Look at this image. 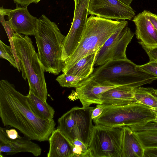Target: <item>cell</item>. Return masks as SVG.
<instances>
[{
	"label": "cell",
	"instance_id": "cell-1",
	"mask_svg": "<svg viewBox=\"0 0 157 157\" xmlns=\"http://www.w3.org/2000/svg\"><path fill=\"white\" fill-rule=\"evenodd\" d=\"M0 117L4 126L19 130L25 136L40 142L48 141L55 129V121L37 117L25 95L6 80L0 82Z\"/></svg>",
	"mask_w": 157,
	"mask_h": 157
},
{
	"label": "cell",
	"instance_id": "cell-2",
	"mask_svg": "<svg viewBox=\"0 0 157 157\" xmlns=\"http://www.w3.org/2000/svg\"><path fill=\"white\" fill-rule=\"evenodd\" d=\"M128 25L125 20L114 21L91 15L76 49L63 63L62 72L65 73L83 58L96 53L112 35Z\"/></svg>",
	"mask_w": 157,
	"mask_h": 157
},
{
	"label": "cell",
	"instance_id": "cell-3",
	"mask_svg": "<svg viewBox=\"0 0 157 157\" xmlns=\"http://www.w3.org/2000/svg\"><path fill=\"white\" fill-rule=\"evenodd\" d=\"M37 47L38 58L44 71L55 75L62 71V48L65 37L56 24L42 14L37 19L34 36Z\"/></svg>",
	"mask_w": 157,
	"mask_h": 157
},
{
	"label": "cell",
	"instance_id": "cell-4",
	"mask_svg": "<svg viewBox=\"0 0 157 157\" xmlns=\"http://www.w3.org/2000/svg\"><path fill=\"white\" fill-rule=\"evenodd\" d=\"M13 41L20 61L22 76L27 78L29 90L37 97L47 101L48 91L44 75L45 71L36 52L31 39L14 33Z\"/></svg>",
	"mask_w": 157,
	"mask_h": 157
},
{
	"label": "cell",
	"instance_id": "cell-5",
	"mask_svg": "<svg viewBox=\"0 0 157 157\" xmlns=\"http://www.w3.org/2000/svg\"><path fill=\"white\" fill-rule=\"evenodd\" d=\"M137 65L128 58L109 61L96 68L90 77L99 83L128 85L134 89L157 80L154 75L137 70Z\"/></svg>",
	"mask_w": 157,
	"mask_h": 157
},
{
	"label": "cell",
	"instance_id": "cell-6",
	"mask_svg": "<svg viewBox=\"0 0 157 157\" xmlns=\"http://www.w3.org/2000/svg\"><path fill=\"white\" fill-rule=\"evenodd\" d=\"M102 107L104 111L101 115L93 120L95 124L110 127L143 125L152 121L156 114L151 108L137 102Z\"/></svg>",
	"mask_w": 157,
	"mask_h": 157
},
{
	"label": "cell",
	"instance_id": "cell-7",
	"mask_svg": "<svg viewBox=\"0 0 157 157\" xmlns=\"http://www.w3.org/2000/svg\"><path fill=\"white\" fill-rule=\"evenodd\" d=\"M94 108H72L58 119L57 128L72 143L77 139L89 147L94 126L91 115Z\"/></svg>",
	"mask_w": 157,
	"mask_h": 157
},
{
	"label": "cell",
	"instance_id": "cell-8",
	"mask_svg": "<svg viewBox=\"0 0 157 157\" xmlns=\"http://www.w3.org/2000/svg\"><path fill=\"white\" fill-rule=\"evenodd\" d=\"M123 127L94 126L88 149L90 157H121Z\"/></svg>",
	"mask_w": 157,
	"mask_h": 157
},
{
	"label": "cell",
	"instance_id": "cell-9",
	"mask_svg": "<svg viewBox=\"0 0 157 157\" xmlns=\"http://www.w3.org/2000/svg\"><path fill=\"white\" fill-rule=\"evenodd\" d=\"M134 35L128 25L114 33L97 52L94 65L99 66L109 61L127 59V48Z\"/></svg>",
	"mask_w": 157,
	"mask_h": 157
},
{
	"label": "cell",
	"instance_id": "cell-10",
	"mask_svg": "<svg viewBox=\"0 0 157 157\" xmlns=\"http://www.w3.org/2000/svg\"><path fill=\"white\" fill-rule=\"evenodd\" d=\"M75 10L73 20L70 30L63 41L62 55L68 57L78 47L88 19L90 0H74Z\"/></svg>",
	"mask_w": 157,
	"mask_h": 157
},
{
	"label": "cell",
	"instance_id": "cell-11",
	"mask_svg": "<svg viewBox=\"0 0 157 157\" xmlns=\"http://www.w3.org/2000/svg\"><path fill=\"white\" fill-rule=\"evenodd\" d=\"M88 14L117 21L131 20L135 11L119 0H90Z\"/></svg>",
	"mask_w": 157,
	"mask_h": 157
},
{
	"label": "cell",
	"instance_id": "cell-12",
	"mask_svg": "<svg viewBox=\"0 0 157 157\" xmlns=\"http://www.w3.org/2000/svg\"><path fill=\"white\" fill-rule=\"evenodd\" d=\"M7 22L15 33L25 36H34L37 18L31 15L27 7L19 6L14 9H6Z\"/></svg>",
	"mask_w": 157,
	"mask_h": 157
},
{
	"label": "cell",
	"instance_id": "cell-13",
	"mask_svg": "<svg viewBox=\"0 0 157 157\" xmlns=\"http://www.w3.org/2000/svg\"><path fill=\"white\" fill-rule=\"evenodd\" d=\"M5 128L0 127V153L13 155L21 152L30 153L35 156H40L42 149L38 144L25 136L15 139L9 138Z\"/></svg>",
	"mask_w": 157,
	"mask_h": 157
},
{
	"label": "cell",
	"instance_id": "cell-14",
	"mask_svg": "<svg viewBox=\"0 0 157 157\" xmlns=\"http://www.w3.org/2000/svg\"><path fill=\"white\" fill-rule=\"evenodd\" d=\"M117 86L98 82L90 77L84 84L76 88L75 90L77 97L82 107H87L93 104L101 105L102 94L109 90Z\"/></svg>",
	"mask_w": 157,
	"mask_h": 157
},
{
	"label": "cell",
	"instance_id": "cell-15",
	"mask_svg": "<svg viewBox=\"0 0 157 157\" xmlns=\"http://www.w3.org/2000/svg\"><path fill=\"white\" fill-rule=\"evenodd\" d=\"M136 26L135 34L142 45L157 46V30L150 21L145 10L134 17L132 20Z\"/></svg>",
	"mask_w": 157,
	"mask_h": 157
},
{
	"label": "cell",
	"instance_id": "cell-16",
	"mask_svg": "<svg viewBox=\"0 0 157 157\" xmlns=\"http://www.w3.org/2000/svg\"><path fill=\"white\" fill-rule=\"evenodd\" d=\"M134 88L128 85L118 86L112 88L102 95V107L122 106L136 102L134 98Z\"/></svg>",
	"mask_w": 157,
	"mask_h": 157
},
{
	"label": "cell",
	"instance_id": "cell-17",
	"mask_svg": "<svg viewBox=\"0 0 157 157\" xmlns=\"http://www.w3.org/2000/svg\"><path fill=\"white\" fill-rule=\"evenodd\" d=\"M48 157H73L72 143L57 128L52 132L48 140Z\"/></svg>",
	"mask_w": 157,
	"mask_h": 157
},
{
	"label": "cell",
	"instance_id": "cell-18",
	"mask_svg": "<svg viewBox=\"0 0 157 157\" xmlns=\"http://www.w3.org/2000/svg\"><path fill=\"white\" fill-rule=\"evenodd\" d=\"M123 127L121 157H143L144 148L136 133L128 126Z\"/></svg>",
	"mask_w": 157,
	"mask_h": 157
},
{
	"label": "cell",
	"instance_id": "cell-19",
	"mask_svg": "<svg viewBox=\"0 0 157 157\" xmlns=\"http://www.w3.org/2000/svg\"><path fill=\"white\" fill-rule=\"evenodd\" d=\"M27 100L31 108L37 117L44 120L53 119L55 110L47 101L36 96L30 90L27 95Z\"/></svg>",
	"mask_w": 157,
	"mask_h": 157
},
{
	"label": "cell",
	"instance_id": "cell-20",
	"mask_svg": "<svg viewBox=\"0 0 157 157\" xmlns=\"http://www.w3.org/2000/svg\"><path fill=\"white\" fill-rule=\"evenodd\" d=\"M97 52L87 56L80 59L65 74L82 77L87 78L90 77L94 72Z\"/></svg>",
	"mask_w": 157,
	"mask_h": 157
},
{
	"label": "cell",
	"instance_id": "cell-21",
	"mask_svg": "<svg viewBox=\"0 0 157 157\" xmlns=\"http://www.w3.org/2000/svg\"><path fill=\"white\" fill-rule=\"evenodd\" d=\"M134 91L136 102L149 107L157 112V96L155 89L140 86L134 89Z\"/></svg>",
	"mask_w": 157,
	"mask_h": 157
},
{
	"label": "cell",
	"instance_id": "cell-22",
	"mask_svg": "<svg viewBox=\"0 0 157 157\" xmlns=\"http://www.w3.org/2000/svg\"><path fill=\"white\" fill-rule=\"evenodd\" d=\"M90 77H82L63 73L57 77L56 80L63 87L77 88L84 84Z\"/></svg>",
	"mask_w": 157,
	"mask_h": 157
},
{
	"label": "cell",
	"instance_id": "cell-23",
	"mask_svg": "<svg viewBox=\"0 0 157 157\" xmlns=\"http://www.w3.org/2000/svg\"><path fill=\"white\" fill-rule=\"evenodd\" d=\"M144 148L157 147V129L135 132Z\"/></svg>",
	"mask_w": 157,
	"mask_h": 157
},
{
	"label": "cell",
	"instance_id": "cell-24",
	"mask_svg": "<svg viewBox=\"0 0 157 157\" xmlns=\"http://www.w3.org/2000/svg\"><path fill=\"white\" fill-rule=\"evenodd\" d=\"M0 57L8 61L15 68H17L16 59L10 45H7L0 40Z\"/></svg>",
	"mask_w": 157,
	"mask_h": 157
},
{
	"label": "cell",
	"instance_id": "cell-25",
	"mask_svg": "<svg viewBox=\"0 0 157 157\" xmlns=\"http://www.w3.org/2000/svg\"><path fill=\"white\" fill-rule=\"evenodd\" d=\"M73 145V157H90L88 147L77 139L72 143Z\"/></svg>",
	"mask_w": 157,
	"mask_h": 157
},
{
	"label": "cell",
	"instance_id": "cell-26",
	"mask_svg": "<svg viewBox=\"0 0 157 157\" xmlns=\"http://www.w3.org/2000/svg\"><path fill=\"white\" fill-rule=\"evenodd\" d=\"M137 70L144 71L157 77V62L149 61L148 63L141 65H137Z\"/></svg>",
	"mask_w": 157,
	"mask_h": 157
},
{
	"label": "cell",
	"instance_id": "cell-27",
	"mask_svg": "<svg viewBox=\"0 0 157 157\" xmlns=\"http://www.w3.org/2000/svg\"><path fill=\"white\" fill-rule=\"evenodd\" d=\"M5 15H6V9L3 8L2 6L0 9V22L4 27L8 38H13L15 32L8 24L7 21L5 20Z\"/></svg>",
	"mask_w": 157,
	"mask_h": 157
},
{
	"label": "cell",
	"instance_id": "cell-28",
	"mask_svg": "<svg viewBox=\"0 0 157 157\" xmlns=\"http://www.w3.org/2000/svg\"><path fill=\"white\" fill-rule=\"evenodd\" d=\"M129 127L135 132L157 129V122H150L143 125L132 126Z\"/></svg>",
	"mask_w": 157,
	"mask_h": 157
},
{
	"label": "cell",
	"instance_id": "cell-29",
	"mask_svg": "<svg viewBox=\"0 0 157 157\" xmlns=\"http://www.w3.org/2000/svg\"><path fill=\"white\" fill-rule=\"evenodd\" d=\"M142 46L148 56L149 61L157 62V46L149 47L142 45Z\"/></svg>",
	"mask_w": 157,
	"mask_h": 157
},
{
	"label": "cell",
	"instance_id": "cell-30",
	"mask_svg": "<svg viewBox=\"0 0 157 157\" xmlns=\"http://www.w3.org/2000/svg\"><path fill=\"white\" fill-rule=\"evenodd\" d=\"M143 157H157V147H150L145 148Z\"/></svg>",
	"mask_w": 157,
	"mask_h": 157
},
{
	"label": "cell",
	"instance_id": "cell-31",
	"mask_svg": "<svg viewBox=\"0 0 157 157\" xmlns=\"http://www.w3.org/2000/svg\"><path fill=\"white\" fill-rule=\"evenodd\" d=\"M17 5L20 6L27 7L32 3H37L41 0H13Z\"/></svg>",
	"mask_w": 157,
	"mask_h": 157
},
{
	"label": "cell",
	"instance_id": "cell-32",
	"mask_svg": "<svg viewBox=\"0 0 157 157\" xmlns=\"http://www.w3.org/2000/svg\"><path fill=\"white\" fill-rule=\"evenodd\" d=\"M104 111V109L103 107L96 106L93 110L92 112L91 117L92 120L98 118L100 116Z\"/></svg>",
	"mask_w": 157,
	"mask_h": 157
},
{
	"label": "cell",
	"instance_id": "cell-33",
	"mask_svg": "<svg viewBox=\"0 0 157 157\" xmlns=\"http://www.w3.org/2000/svg\"><path fill=\"white\" fill-rule=\"evenodd\" d=\"M145 12L150 21L157 30V15L149 11L145 10Z\"/></svg>",
	"mask_w": 157,
	"mask_h": 157
},
{
	"label": "cell",
	"instance_id": "cell-34",
	"mask_svg": "<svg viewBox=\"0 0 157 157\" xmlns=\"http://www.w3.org/2000/svg\"><path fill=\"white\" fill-rule=\"evenodd\" d=\"M6 132L8 137L11 139H15L20 137L17 131L14 129H5Z\"/></svg>",
	"mask_w": 157,
	"mask_h": 157
},
{
	"label": "cell",
	"instance_id": "cell-35",
	"mask_svg": "<svg viewBox=\"0 0 157 157\" xmlns=\"http://www.w3.org/2000/svg\"><path fill=\"white\" fill-rule=\"evenodd\" d=\"M124 4L129 6H131V2L133 0H119Z\"/></svg>",
	"mask_w": 157,
	"mask_h": 157
},
{
	"label": "cell",
	"instance_id": "cell-36",
	"mask_svg": "<svg viewBox=\"0 0 157 157\" xmlns=\"http://www.w3.org/2000/svg\"><path fill=\"white\" fill-rule=\"evenodd\" d=\"M152 122H157V112H156V116Z\"/></svg>",
	"mask_w": 157,
	"mask_h": 157
}]
</instances>
